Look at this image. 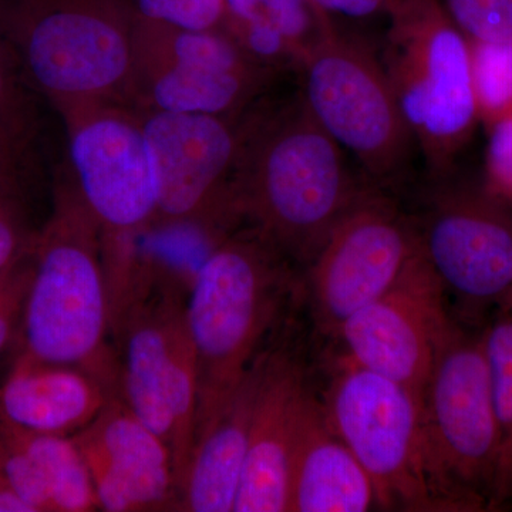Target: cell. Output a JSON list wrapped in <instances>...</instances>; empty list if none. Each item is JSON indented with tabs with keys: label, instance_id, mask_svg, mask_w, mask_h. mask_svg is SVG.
<instances>
[{
	"label": "cell",
	"instance_id": "cell-4",
	"mask_svg": "<svg viewBox=\"0 0 512 512\" xmlns=\"http://www.w3.org/2000/svg\"><path fill=\"white\" fill-rule=\"evenodd\" d=\"M136 32L131 0H0V33L23 79L59 113L128 106Z\"/></svg>",
	"mask_w": 512,
	"mask_h": 512
},
{
	"label": "cell",
	"instance_id": "cell-19",
	"mask_svg": "<svg viewBox=\"0 0 512 512\" xmlns=\"http://www.w3.org/2000/svg\"><path fill=\"white\" fill-rule=\"evenodd\" d=\"M380 510L372 478L330 426L312 390L293 450L288 512Z\"/></svg>",
	"mask_w": 512,
	"mask_h": 512
},
{
	"label": "cell",
	"instance_id": "cell-5",
	"mask_svg": "<svg viewBox=\"0 0 512 512\" xmlns=\"http://www.w3.org/2000/svg\"><path fill=\"white\" fill-rule=\"evenodd\" d=\"M322 404L372 478L380 510L467 512L434 458L420 393L345 357Z\"/></svg>",
	"mask_w": 512,
	"mask_h": 512
},
{
	"label": "cell",
	"instance_id": "cell-12",
	"mask_svg": "<svg viewBox=\"0 0 512 512\" xmlns=\"http://www.w3.org/2000/svg\"><path fill=\"white\" fill-rule=\"evenodd\" d=\"M59 114L69 144L70 181L103 237L133 234L156 220V168L138 111L101 103Z\"/></svg>",
	"mask_w": 512,
	"mask_h": 512
},
{
	"label": "cell",
	"instance_id": "cell-30",
	"mask_svg": "<svg viewBox=\"0 0 512 512\" xmlns=\"http://www.w3.org/2000/svg\"><path fill=\"white\" fill-rule=\"evenodd\" d=\"M484 187L512 207V116L490 126Z\"/></svg>",
	"mask_w": 512,
	"mask_h": 512
},
{
	"label": "cell",
	"instance_id": "cell-22",
	"mask_svg": "<svg viewBox=\"0 0 512 512\" xmlns=\"http://www.w3.org/2000/svg\"><path fill=\"white\" fill-rule=\"evenodd\" d=\"M18 431L45 477L52 512L99 510L92 474L73 436Z\"/></svg>",
	"mask_w": 512,
	"mask_h": 512
},
{
	"label": "cell",
	"instance_id": "cell-15",
	"mask_svg": "<svg viewBox=\"0 0 512 512\" xmlns=\"http://www.w3.org/2000/svg\"><path fill=\"white\" fill-rule=\"evenodd\" d=\"M446 296L421 252L389 291L346 319L335 338L350 362L421 394L456 325Z\"/></svg>",
	"mask_w": 512,
	"mask_h": 512
},
{
	"label": "cell",
	"instance_id": "cell-10",
	"mask_svg": "<svg viewBox=\"0 0 512 512\" xmlns=\"http://www.w3.org/2000/svg\"><path fill=\"white\" fill-rule=\"evenodd\" d=\"M421 406L434 458L467 512L494 510L500 427L483 332L453 326L421 392Z\"/></svg>",
	"mask_w": 512,
	"mask_h": 512
},
{
	"label": "cell",
	"instance_id": "cell-7",
	"mask_svg": "<svg viewBox=\"0 0 512 512\" xmlns=\"http://www.w3.org/2000/svg\"><path fill=\"white\" fill-rule=\"evenodd\" d=\"M298 72L299 94L320 127L355 157L373 187H399L417 146L382 60L333 25Z\"/></svg>",
	"mask_w": 512,
	"mask_h": 512
},
{
	"label": "cell",
	"instance_id": "cell-9",
	"mask_svg": "<svg viewBox=\"0 0 512 512\" xmlns=\"http://www.w3.org/2000/svg\"><path fill=\"white\" fill-rule=\"evenodd\" d=\"M224 29L192 30L137 13L136 64L128 106L175 113L241 114L274 82Z\"/></svg>",
	"mask_w": 512,
	"mask_h": 512
},
{
	"label": "cell",
	"instance_id": "cell-6",
	"mask_svg": "<svg viewBox=\"0 0 512 512\" xmlns=\"http://www.w3.org/2000/svg\"><path fill=\"white\" fill-rule=\"evenodd\" d=\"M387 19L384 70L430 177L439 180L480 121L470 42L440 0H400Z\"/></svg>",
	"mask_w": 512,
	"mask_h": 512
},
{
	"label": "cell",
	"instance_id": "cell-16",
	"mask_svg": "<svg viewBox=\"0 0 512 512\" xmlns=\"http://www.w3.org/2000/svg\"><path fill=\"white\" fill-rule=\"evenodd\" d=\"M73 439L92 474L99 510H178L173 453L120 392Z\"/></svg>",
	"mask_w": 512,
	"mask_h": 512
},
{
	"label": "cell",
	"instance_id": "cell-2",
	"mask_svg": "<svg viewBox=\"0 0 512 512\" xmlns=\"http://www.w3.org/2000/svg\"><path fill=\"white\" fill-rule=\"evenodd\" d=\"M19 355L89 370L120 390L111 338L103 232L70 178L57 184L53 210L32 245Z\"/></svg>",
	"mask_w": 512,
	"mask_h": 512
},
{
	"label": "cell",
	"instance_id": "cell-13",
	"mask_svg": "<svg viewBox=\"0 0 512 512\" xmlns=\"http://www.w3.org/2000/svg\"><path fill=\"white\" fill-rule=\"evenodd\" d=\"M436 181L417 222L423 254L446 292L468 308H495L512 295V207L484 185Z\"/></svg>",
	"mask_w": 512,
	"mask_h": 512
},
{
	"label": "cell",
	"instance_id": "cell-17",
	"mask_svg": "<svg viewBox=\"0 0 512 512\" xmlns=\"http://www.w3.org/2000/svg\"><path fill=\"white\" fill-rule=\"evenodd\" d=\"M311 393L298 357L271 346L234 512H288L293 450Z\"/></svg>",
	"mask_w": 512,
	"mask_h": 512
},
{
	"label": "cell",
	"instance_id": "cell-26",
	"mask_svg": "<svg viewBox=\"0 0 512 512\" xmlns=\"http://www.w3.org/2000/svg\"><path fill=\"white\" fill-rule=\"evenodd\" d=\"M470 43L512 45V0H440Z\"/></svg>",
	"mask_w": 512,
	"mask_h": 512
},
{
	"label": "cell",
	"instance_id": "cell-27",
	"mask_svg": "<svg viewBox=\"0 0 512 512\" xmlns=\"http://www.w3.org/2000/svg\"><path fill=\"white\" fill-rule=\"evenodd\" d=\"M32 245L33 241L16 261L0 272V355L18 342L23 308L32 278Z\"/></svg>",
	"mask_w": 512,
	"mask_h": 512
},
{
	"label": "cell",
	"instance_id": "cell-21",
	"mask_svg": "<svg viewBox=\"0 0 512 512\" xmlns=\"http://www.w3.org/2000/svg\"><path fill=\"white\" fill-rule=\"evenodd\" d=\"M332 26V16L312 0H225L222 29L266 63L293 56L301 67L303 57Z\"/></svg>",
	"mask_w": 512,
	"mask_h": 512
},
{
	"label": "cell",
	"instance_id": "cell-32",
	"mask_svg": "<svg viewBox=\"0 0 512 512\" xmlns=\"http://www.w3.org/2000/svg\"><path fill=\"white\" fill-rule=\"evenodd\" d=\"M10 184H19V177H16L15 174L9 173L5 167L0 165V187H2V185Z\"/></svg>",
	"mask_w": 512,
	"mask_h": 512
},
{
	"label": "cell",
	"instance_id": "cell-24",
	"mask_svg": "<svg viewBox=\"0 0 512 512\" xmlns=\"http://www.w3.org/2000/svg\"><path fill=\"white\" fill-rule=\"evenodd\" d=\"M12 50L0 33V165L20 178L36 137V110Z\"/></svg>",
	"mask_w": 512,
	"mask_h": 512
},
{
	"label": "cell",
	"instance_id": "cell-25",
	"mask_svg": "<svg viewBox=\"0 0 512 512\" xmlns=\"http://www.w3.org/2000/svg\"><path fill=\"white\" fill-rule=\"evenodd\" d=\"M480 120L487 126L512 116V45L470 43Z\"/></svg>",
	"mask_w": 512,
	"mask_h": 512
},
{
	"label": "cell",
	"instance_id": "cell-18",
	"mask_svg": "<svg viewBox=\"0 0 512 512\" xmlns=\"http://www.w3.org/2000/svg\"><path fill=\"white\" fill-rule=\"evenodd\" d=\"M116 392L83 367L18 353L0 384V423L28 433L74 436Z\"/></svg>",
	"mask_w": 512,
	"mask_h": 512
},
{
	"label": "cell",
	"instance_id": "cell-23",
	"mask_svg": "<svg viewBox=\"0 0 512 512\" xmlns=\"http://www.w3.org/2000/svg\"><path fill=\"white\" fill-rule=\"evenodd\" d=\"M495 413L500 427V464L495 483L494 510L512 500V295L495 306L483 330Z\"/></svg>",
	"mask_w": 512,
	"mask_h": 512
},
{
	"label": "cell",
	"instance_id": "cell-14",
	"mask_svg": "<svg viewBox=\"0 0 512 512\" xmlns=\"http://www.w3.org/2000/svg\"><path fill=\"white\" fill-rule=\"evenodd\" d=\"M251 109L229 116L136 109L156 168L154 221L242 211L234 178Z\"/></svg>",
	"mask_w": 512,
	"mask_h": 512
},
{
	"label": "cell",
	"instance_id": "cell-11",
	"mask_svg": "<svg viewBox=\"0 0 512 512\" xmlns=\"http://www.w3.org/2000/svg\"><path fill=\"white\" fill-rule=\"evenodd\" d=\"M421 252L417 222L370 187L306 266L316 325L335 338L340 325L389 291Z\"/></svg>",
	"mask_w": 512,
	"mask_h": 512
},
{
	"label": "cell",
	"instance_id": "cell-8",
	"mask_svg": "<svg viewBox=\"0 0 512 512\" xmlns=\"http://www.w3.org/2000/svg\"><path fill=\"white\" fill-rule=\"evenodd\" d=\"M124 402L170 447L178 503L194 448L198 367L187 320V299L148 293L111 322Z\"/></svg>",
	"mask_w": 512,
	"mask_h": 512
},
{
	"label": "cell",
	"instance_id": "cell-29",
	"mask_svg": "<svg viewBox=\"0 0 512 512\" xmlns=\"http://www.w3.org/2000/svg\"><path fill=\"white\" fill-rule=\"evenodd\" d=\"M37 229L30 225L20 185L0 187V272L32 244Z\"/></svg>",
	"mask_w": 512,
	"mask_h": 512
},
{
	"label": "cell",
	"instance_id": "cell-20",
	"mask_svg": "<svg viewBox=\"0 0 512 512\" xmlns=\"http://www.w3.org/2000/svg\"><path fill=\"white\" fill-rule=\"evenodd\" d=\"M271 346L256 359L221 412L195 440L178 510L234 511L248 456L256 396Z\"/></svg>",
	"mask_w": 512,
	"mask_h": 512
},
{
	"label": "cell",
	"instance_id": "cell-1",
	"mask_svg": "<svg viewBox=\"0 0 512 512\" xmlns=\"http://www.w3.org/2000/svg\"><path fill=\"white\" fill-rule=\"evenodd\" d=\"M234 185L247 224L305 268L370 188L299 93L274 109L252 107Z\"/></svg>",
	"mask_w": 512,
	"mask_h": 512
},
{
	"label": "cell",
	"instance_id": "cell-3",
	"mask_svg": "<svg viewBox=\"0 0 512 512\" xmlns=\"http://www.w3.org/2000/svg\"><path fill=\"white\" fill-rule=\"evenodd\" d=\"M292 265L248 224L202 265L187 299L198 367L194 443L268 349L295 284Z\"/></svg>",
	"mask_w": 512,
	"mask_h": 512
},
{
	"label": "cell",
	"instance_id": "cell-31",
	"mask_svg": "<svg viewBox=\"0 0 512 512\" xmlns=\"http://www.w3.org/2000/svg\"><path fill=\"white\" fill-rule=\"evenodd\" d=\"M316 6L332 15L352 19L389 16L400 0H312Z\"/></svg>",
	"mask_w": 512,
	"mask_h": 512
},
{
	"label": "cell",
	"instance_id": "cell-28",
	"mask_svg": "<svg viewBox=\"0 0 512 512\" xmlns=\"http://www.w3.org/2000/svg\"><path fill=\"white\" fill-rule=\"evenodd\" d=\"M138 15L177 28L220 29L225 0H131Z\"/></svg>",
	"mask_w": 512,
	"mask_h": 512
}]
</instances>
